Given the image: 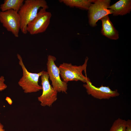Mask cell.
<instances>
[{"label": "cell", "mask_w": 131, "mask_h": 131, "mask_svg": "<svg viewBox=\"0 0 131 131\" xmlns=\"http://www.w3.org/2000/svg\"><path fill=\"white\" fill-rule=\"evenodd\" d=\"M18 13L20 18V30L22 33L26 34L28 24L36 17L39 9L41 8H48L45 0H26Z\"/></svg>", "instance_id": "1"}, {"label": "cell", "mask_w": 131, "mask_h": 131, "mask_svg": "<svg viewBox=\"0 0 131 131\" xmlns=\"http://www.w3.org/2000/svg\"><path fill=\"white\" fill-rule=\"evenodd\" d=\"M88 59V58L86 57L84 63L82 65L78 66L65 63L60 64L58 67L63 81L66 83L69 81H79L86 83L89 78L87 75H84L82 72L84 71L86 74Z\"/></svg>", "instance_id": "2"}, {"label": "cell", "mask_w": 131, "mask_h": 131, "mask_svg": "<svg viewBox=\"0 0 131 131\" xmlns=\"http://www.w3.org/2000/svg\"><path fill=\"white\" fill-rule=\"evenodd\" d=\"M17 56L19 60V64L23 71L22 76L18 83L24 92L26 93L35 92L42 90L41 86L39 84L38 82L39 78L42 74V71L37 73L29 72L25 66L20 55L17 54Z\"/></svg>", "instance_id": "3"}, {"label": "cell", "mask_w": 131, "mask_h": 131, "mask_svg": "<svg viewBox=\"0 0 131 131\" xmlns=\"http://www.w3.org/2000/svg\"><path fill=\"white\" fill-rule=\"evenodd\" d=\"M110 0H94L88 9L89 23L92 26L97 25L96 23L105 16L113 14V11L108 7L110 5Z\"/></svg>", "instance_id": "4"}, {"label": "cell", "mask_w": 131, "mask_h": 131, "mask_svg": "<svg viewBox=\"0 0 131 131\" xmlns=\"http://www.w3.org/2000/svg\"><path fill=\"white\" fill-rule=\"evenodd\" d=\"M46 8H41L38 12L36 17L28 25L27 31L31 35L43 33L48 27L52 15L47 11Z\"/></svg>", "instance_id": "5"}, {"label": "cell", "mask_w": 131, "mask_h": 131, "mask_svg": "<svg viewBox=\"0 0 131 131\" xmlns=\"http://www.w3.org/2000/svg\"><path fill=\"white\" fill-rule=\"evenodd\" d=\"M47 59V72L51 82L52 87L58 92L66 93L68 85L67 83L61 79L58 67L55 63L56 58L53 56L49 55Z\"/></svg>", "instance_id": "6"}, {"label": "cell", "mask_w": 131, "mask_h": 131, "mask_svg": "<svg viewBox=\"0 0 131 131\" xmlns=\"http://www.w3.org/2000/svg\"><path fill=\"white\" fill-rule=\"evenodd\" d=\"M41 77L42 92L38 99L42 106H50L57 99L58 92L50 84L47 72L42 71Z\"/></svg>", "instance_id": "7"}, {"label": "cell", "mask_w": 131, "mask_h": 131, "mask_svg": "<svg viewBox=\"0 0 131 131\" xmlns=\"http://www.w3.org/2000/svg\"><path fill=\"white\" fill-rule=\"evenodd\" d=\"M0 21L8 31L11 32L15 37H19L20 21L18 12L13 10L0 11Z\"/></svg>", "instance_id": "8"}, {"label": "cell", "mask_w": 131, "mask_h": 131, "mask_svg": "<svg viewBox=\"0 0 131 131\" xmlns=\"http://www.w3.org/2000/svg\"><path fill=\"white\" fill-rule=\"evenodd\" d=\"M83 86L88 95L99 99H109L117 97L120 94L117 90H113L109 86H103L102 85L99 87L95 86L89 79Z\"/></svg>", "instance_id": "9"}, {"label": "cell", "mask_w": 131, "mask_h": 131, "mask_svg": "<svg viewBox=\"0 0 131 131\" xmlns=\"http://www.w3.org/2000/svg\"><path fill=\"white\" fill-rule=\"evenodd\" d=\"M100 20L102 22L101 33L102 34L112 40L118 39L119 38L118 32L110 21L108 15L105 16Z\"/></svg>", "instance_id": "10"}, {"label": "cell", "mask_w": 131, "mask_h": 131, "mask_svg": "<svg viewBox=\"0 0 131 131\" xmlns=\"http://www.w3.org/2000/svg\"><path fill=\"white\" fill-rule=\"evenodd\" d=\"M108 8L113 11L114 16L123 15L129 13L131 10V0H120L110 6Z\"/></svg>", "instance_id": "11"}, {"label": "cell", "mask_w": 131, "mask_h": 131, "mask_svg": "<svg viewBox=\"0 0 131 131\" xmlns=\"http://www.w3.org/2000/svg\"><path fill=\"white\" fill-rule=\"evenodd\" d=\"M24 0H5L0 5L1 11L13 10L17 12L23 4Z\"/></svg>", "instance_id": "12"}, {"label": "cell", "mask_w": 131, "mask_h": 131, "mask_svg": "<svg viewBox=\"0 0 131 131\" xmlns=\"http://www.w3.org/2000/svg\"><path fill=\"white\" fill-rule=\"evenodd\" d=\"M94 0H61L60 2L71 7H76L86 10L88 9Z\"/></svg>", "instance_id": "13"}, {"label": "cell", "mask_w": 131, "mask_h": 131, "mask_svg": "<svg viewBox=\"0 0 131 131\" xmlns=\"http://www.w3.org/2000/svg\"><path fill=\"white\" fill-rule=\"evenodd\" d=\"M126 121L120 118L115 120L109 131H125Z\"/></svg>", "instance_id": "14"}, {"label": "cell", "mask_w": 131, "mask_h": 131, "mask_svg": "<svg viewBox=\"0 0 131 131\" xmlns=\"http://www.w3.org/2000/svg\"><path fill=\"white\" fill-rule=\"evenodd\" d=\"M5 79L4 77L3 76H1L0 77V91H2L7 87V85L5 84L4 82Z\"/></svg>", "instance_id": "15"}, {"label": "cell", "mask_w": 131, "mask_h": 131, "mask_svg": "<svg viewBox=\"0 0 131 131\" xmlns=\"http://www.w3.org/2000/svg\"><path fill=\"white\" fill-rule=\"evenodd\" d=\"M125 131H131V120H130L126 121Z\"/></svg>", "instance_id": "16"}, {"label": "cell", "mask_w": 131, "mask_h": 131, "mask_svg": "<svg viewBox=\"0 0 131 131\" xmlns=\"http://www.w3.org/2000/svg\"><path fill=\"white\" fill-rule=\"evenodd\" d=\"M6 99L9 104L10 105L12 103V100L9 97H7Z\"/></svg>", "instance_id": "17"}, {"label": "cell", "mask_w": 131, "mask_h": 131, "mask_svg": "<svg viewBox=\"0 0 131 131\" xmlns=\"http://www.w3.org/2000/svg\"><path fill=\"white\" fill-rule=\"evenodd\" d=\"M3 125L0 122V131H5L3 129Z\"/></svg>", "instance_id": "18"}]
</instances>
